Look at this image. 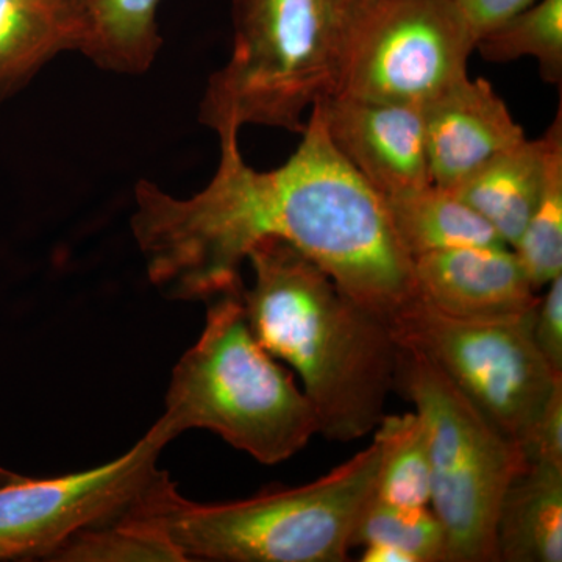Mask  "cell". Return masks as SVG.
Here are the masks:
<instances>
[{
  "instance_id": "cell-1",
  "label": "cell",
  "mask_w": 562,
  "mask_h": 562,
  "mask_svg": "<svg viewBox=\"0 0 562 562\" xmlns=\"http://www.w3.org/2000/svg\"><path fill=\"white\" fill-rule=\"evenodd\" d=\"M238 135H217L216 172L191 198L147 179L135 184L133 239L165 297L210 302L238 290L251 249L281 239L386 321L412 301L413 261L382 198L335 149L316 106L297 149L272 171L247 165Z\"/></svg>"
},
{
  "instance_id": "cell-2",
  "label": "cell",
  "mask_w": 562,
  "mask_h": 562,
  "mask_svg": "<svg viewBox=\"0 0 562 562\" xmlns=\"http://www.w3.org/2000/svg\"><path fill=\"white\" fill-rule=\"evenodd\" d=\"M247 262L254 283L243 284L241 299L251 331L302 380L319 435L350 442L375 430L397 371L387 321L290 243L266 239Z\"/></svg>"
},
{
  "instance_id": "cell-3",
  "label": "cell",
  "mask_w": 562,
  "mask_h": 562,
  "mask_svg": "<svg viewBox=\"0 0 562 562\" xmlns=\"http://www.w3.org/2000/svg\"><path fill=\"white\" fill-rule=\"evenodd\" d=\"M379 461L372 439L316 482L214 505L181 497L162 471L127 514L169 539L187 562H342L375 492Z\"/></svg>"
},
{
  "instance_id": "cell-4",
  "label": "cell",
  "mask_w": 562,
  "mask_h": 562,
  "mask_svg": "<svg viewBox=\"0 0 562 562\" xmlns=\"http://www.w3.org/2000/svg\"><path fill=\"white\" fill-rule=\"evenodd\" d=\"M360 0H233L227 63L210 77L199 121L221 135L246 125L302 133L338 90Z\"/></svg>"
},
{
  "instance_id": "cell-5",
  "label": "cell",
  "mask_w": 562,
  "mask_h": 562,
  "mask_svg": "<svg viewBox=\"0 0 562 562\" xmlns=\"http://www.w3.org/2000/svg\"><path fill=\"white\" fill-rule=\"evenodd\" d=\"M243 284L206 302L201 338L173 368L158 422L172 439L201 428L279 464L305 449L319 424L305 392L255 338Z\"/></svg>"
},
{
  "instance_id": "cell-6",
  "label": "cell",
  "mask_w": 562,
  "mask_h": 562,
  "mask_svg": "<svg viewBox=\"0 0 562 562\" xmlns=\"http://www.w3.org/2000/svg\"><path fill=\"white\" fill-rule=\"evenodd\" d=\"M394 391L427 428L430 508L446 531L447 562H498V513L527 468L524 450L419 351L398 346Z\"/></svg>"
},
{
  "instance_id": "cell-7",
  "label": "cell",
  "mask_w": 562,
  "mask_h": 562,
  "mask_svg": "<svg viewBox=\"0 0 562 562\" xmlns=\"http://www.w3.org/2000/svg\"><path fill=\"white\" fill-rule=\"evenodd\" d=\"M532 314L514 321L458 319L416 294L387 324L397 346L435 362L494 427L522 449L562 384V373L550 368L532 338Z\"/></svg>"
},
{
  "instance_id": "cell-8",
  "label": "cell",
  "mask_w": 562,
  "mask_h": 562,
  "mask_svg": "<svg viewBox=\"0 0 562 562\" xmlns=\"http://www.w3.org/2000/svg\"><path fill=\"white\" fill-rule=\"evenodd\" d=\"M475 46L452 0H360L335 94L424 106L469 76Z\"/></svg>"
},
{
  "instance_id": "cell-9",
  "label": "cell",
  "mask_w": 562,
  "mask_h": 562,
  "mask_svg": "<svg viewBox=\"0 0 562 562\" xmlns=\"http://www.w3.org/2000/svg\"><path fill=\"white\" fill-rule=\"evenodd\" d=\"M171 441L157 420L117 460L57 479L22 476L0 486V562L49 561L77 532L127 513L160 476L158 458Z\"/></svg>"
},
{
  "instance_id": "cell-10",
  "label": "cell",
  "mask_w": 562,
  "mask_h": 562,
  "mask_svg": "<svg viewBox=\"0 0 562 562\" xmlns=\"http://www.w3.org/2000/svg\"><path fill=\"white\" fill-rule=\"evenodd\" d=\"M314 106L335 149L382 201L432 184L424 106L344 94L328 95Z\"/></svg>"
},
{
  "instance_id": "cell-11",
  "label": "cell",
  "mask_w": 562,
  "mask_h": 562,
  "mask_svg": "<svg viewBox=\"0 0 562 562\" xmlns=\"http://www.w3.org/2000/svg\"><path fill=\"white\" fill-rule=\"evenodd\" d=\"M416 294L432 308L465 321H514L539 302L519 258L508 246L431 251L413 260Z\"/></svg>"
},
{
  "instance_id": "cell-12",
  "label": "cell",
  "mask_w": 562,
  "mask_h": 562,
  "mask_svg": "<svg viewBox=\"0 0 562 562\" xmlns=\"http://www.w3.org/2000/svg\"><path fill=\"white\" fill-rule=\"evenodd\" d=\"M424 124L431 181L446 190L527 139L490 81L469 76L425 103Z\"/></svg>"
},
{
  "instance_id": "cell-13",
  "label": "cell",
  "mask_w": 562,
  "mask_h": 562,
  "mask_svg": "<svg viewBox=\"0 0 562 562\" xmlns=\"http://www.w3.org/2000/svg\"><path fill=\"white\" fill-rule=\"evenodd\" d=\"M81 0H0V106L87 40Z\"/></svg>"
},
{
  "instance_id": "cell-14",
  "label": "cell",
  "mask_w": 562,
  "mask_h": 562,
  "mask_svg": "<svg viewBox=\"0 0 562 562\" xmlns=\"http://www.w3.org/2000/svg\"><path fill=\"white\" fill-rule=\"evenodd\" d=\"M498 561H562V465L528 462L503 495Z\"/></svg>"
},
{
  "instance_id": "cell-15",
  "label": "cell",
  "mask_w": 562,
  "mask_h": 562,
  "mask_svg": "<svg viewBox=\"0 0 562 562\" xmlns=\"http://www.w3.org/2000/svg\"><path fill=\"white\" fill-rule=\"evenodd\" d=\"M543 168V139H525L492 158L450 191L476 211L513 249L538 203Z\"/></svg>"
},
{
  "instance_id": "cell-16",
  "label": "cell",
  "mask_w": 562,
  "mask_h": 562,
  "mask_svg": "<svg viewBox=\"0 0 562 562\" xmlns=\"http://www.w3.org/2000/svg\"><path fill=\"white\" fill-rule=\"evenodd\" d=\"M392 231L412 261L431 251L471 246H506L497 232L446 188L422 190L383 199Z\"/></svg>"
},
{
  "instance_id": "cell-17",
  "label": "cell",
  "mask_w": 562,
  "mask_h": 562,
  "mask_svg": "<svg viewBox=\"0 0 562 562\" xmlns=\"http://www.w3.org/2000/svg\"><path fill=\"white\" fill-rule=\"evenodd\" d=\"M161 0H81L87 40L80 54L95 68L121 76L151 69L162 47Z\"/></svg>"
},
{
  "instance_id": "cell-18",
  "label": "cell",
  "mask_w": 562,
  "mask_h": 562,
  "mask_svg": "<svg viewBox=\"0 0 562 562\" xmlns=\"http://www.w3.org/2000/svg\"><path fill=\"white\" fill-rule=\"evenodd\" d=\"M372 432L380 446L373 495L392 505L430 506V454L419 414H384Z\"/></svg>"
},
{
  "instance_id": "cell-19",
  "label": "cell",
  "mask_w": 562,
  "mask_h": 562,
  "mask_svg": "<svg viewBox=\"0 0 562 562\" xmlns=\"http://www.w3.org/2000/svg\"><path fill=\"white\" fill-rule=\"evenodd\" d=\"M546 168L541 194L519 241L513 247L532 286L541 290L562 276V113L542 136Z\"/></svg>"
},
{
  "instance_id": "cell-20",
  "label": "cell",
  "mask_w": 562,
  "mask_h": 562,
  "mask_svg": "<svg viewBox=\"0 0 562 562\" xmlns=\"http://www.w3.org/2000/svg\"><path fill=\"white\" fill-rule=\"evenodd\" d=\"M487 61H514L531 57L538 61L543 81L562 80V0H541L503 22L476 43Z\"/></svg>"
},
{
  "instance_id": "cell-21",
  "label": "cell",
  "mask_w": 562,
  "mask_h": 562,
  "mask_svg": "<svg viewBox=\"0 0 562 562\" xmlns=\"http://www.w3.org/2000/svg\"><path fill=\"white\" fill-rule=\"evenodd\" d=\"M384 543L414 562H447L446 531L430 506L392 505L372 495L351 532V549Z\"/></svg>"
},
{
  "instance_id": "cell-22",
  "label": "cell",
  "mask_w": 562,
  "mask_h": 562,
  "mask_svg": "<svg viewBox=\"0 0 562 562\" xmlns=\"http://www.w3.org/2000/svg\"><path fill=\"white\" fill-rule=\"evenodd\" d=\"M54 562H187L176 546L128 514L77 532L57 550Z\"/></svg>"
},
{
  "instance_id": "cell-23",
  "label": "cell",
  "mask_w": 562,
  "mask_h": 562,
  "mask_svg": "<svg viewBox=\"0 0 562 562\" xmlns=\"http://www.w3.org/2000/svg\"><path fill=\"white\" fill-rule=\"evenodd\" d=\"M532 338L557 373H562V276L547 284L532 314Z\"/></svg>"
},
{
  "instance_id": "cell-24",
  "label": "cell",
  "mask_w": 562,
  "mask_h": 562,
  "mask_svg": "<svg viewBox=\"0 0 562 562\" xmlns=\"http://www.w3.org/2000/svg\"><path fill=\"white\" fill-rule=\"evenodd\" d=\"M522 450L528 462L562 465V384L547 402Z\"/></svg>"
},
{
  "instance_id": "cell-25",
  "label": "cell",
  "mask_w": 562,
  "mask_h": 562,
  "mask_svg": "<svg viewBox=\"0 0 562 562\" xmlns=\"http://www.w3.org/2000/svg\"><path fill=\"white\" fill-rule=\"evenodd\" d=\"M473 38L479 43L486 33L494 31L503 22L512 20L520 11L527 10L536 0H452Z\"/></svg>"
},
{
  "instance_id": "cell-26",
  "label": "cell",
  "mask_w": 562,
  "mask_h": 562,
  "mask_svg": "<svg viewBox=\"0 0 562 562\" xmlns=\"http://www.w3.org/2000/svg\"><path fill=\"white\" fill-rule=\"evenodd\" d=\"M362 562H414L413 557L403 552L401 549H395L392 546H384V543H371L364 547V552L361 554Z\"/></svg>"
},
{
  "instance_id": "cell-27",
  "label": "cell",
  "mask_w": 562,
  "mask_h": 562,
  "mask_svg": "<svg viewBox=\"0 0 562 562\" xmlns=\"http://www.w3.org/2000/svg\"><path fill=\"white\" fill-rule=\"evenodd\" d=\"M22 476L18 475V473L9 471V469L2 468L0 465V486H5V484L18 482Z\"/></svg>"
}]
</instances>
